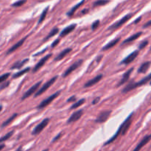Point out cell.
Returning a JSON list of instances; mask_svg holds the SVG:
<instances>
[{
  "label": "cell",
  "instance_id": "obj_1",
  "mask_svg": "<svg viewBox=\"0 0 151 151\" xmlns=\"http://www.w3.org/2000/svg\"><path fill=\"white\" fill-rule=\"evenodd\" d=\"M133 115V113H131V114L128 117V118H127L126 119L122 122V125L119 126V128H118L117 131L116 132L115 134H114L111 138L109 139L106 143H104V146L105 145H109V144H111V142H113L114 140L117 139V138H118L119 136H120V135L121 136H124V135H125V133L128 132V130L129 128H130V125H131Z\"/></svg>",
  "mask_w": 151,
  "mask_h": 151
},
{
  "label": "cell",
  "instance_id": "obj_2",
  "mask_svg": "<svg viewBox=\"0 0 151 151\" xmlns=\"http://www.w3.org/2000/svg\"><path fill=\"white\" fill-rule=\"evenodd\" d=\"M150 80H151V73L149 74L148 76H146L145 78H143V79H141L140 81L137 82V83H136V82L134 81H131L130 83H129L127 85L125 88L122 89V93L129 92V91H132V90L135 89L140 87V86H143V85H145L146 83H148V82L150 81Z\"/></svg>",
  "mask_w": 151,
  "mask_h": 151
},
{
  "label": "cell",
  "instance_id": "obj_3",
  "mask_svg": "<svg viewBox=\"0 0 151 151\" xmlns=\"http://www.w3.org/2000/svg\"><path fill=\"white\" fill-rule=\"evenodd\" d=\"M132 16H133V14H132V13L127 14L126 16H124L122 19H121L120 20H119L118 21H117V22H115L114 24H113L112 25H111L108 30H114L118 29V28L120 27L122 25H123L124 24H125V23L128 21Z\"/></svg>",
  "mask_w": 151,
  "mask_h": 151
},
{
  "label": "cell",
  "instance_id": "obj_4",
  "mask_svg": "<svg viewBox=\"0 0 151 151\" xmlns=\"http://www.w3.org/2000/svg\"><path fill=\"white\" fill-rule=\"evenodd\" d=\"M57 78H58V76L54 77V78H52V79H50L49 81H47L45 84L43 85L41 88H40V89H38L37 91H36V93L35 94V97L40 96V95H41L43 93L45 92L47 90L49 89V87L55 83V82L56 81V80H57Z\"/></svg>",
  "mask_w": 151,
  "mask_h": 151
},
{
  "label": "cell",
  "instance_id": "obj_5",
  "mask_svg": "<svg viewBox=\"0 0 151 151\" xmlns=\"http://www.w3.org/2000/svg\"><path fill=\"white\" fill-rule=\"evenodd\" d=\"M60 91H57V92L54 93L53 94H52V95L49 96V97H47V99H45L44 100H43L42 102H41V103L38 105V106L37 108L42 109V108H45V107H47V106H49V105L50 104L51 102H52V101L55 99V98L60 95Z\"/></svg>",
  "mask_w": 151,
  "mask_h": 151
},
{
  "label": "cell",
  "instance_id": "obj_6",
  "mask_svg": "<svg viewBox=\"0 0 151 151\" xmlns=\"http://www.w3.org/2000/svg\"><path fill=\"white\" fill-rule=\"evenodd\" d=\"M41 83H42V81H39V82H38V83H36L35 85H33V86H32L30 89H28L27 91L24 94V95H23L22 97H21V100H24L27 99V98H28V97H30V96H32L33 94H36V91L38 90L39 87L41 86Z\"/></svg>",
  "mask_w": 151,
  "mask_h": 151
},
{
  "label": "cell",
  "instance_id": "obj_7",
  "mask_svg": "<svg viewBox=\"0 0 151 151\" xmlns=\"http://www.w3.org/2000/svg\"><path fill=\"white\" fill-rule=\"evenodd\" d=\"M49 119L48 118L47 119H44V120L42 121L41 122H40V123L38 124V125H37V126L36 127L34 128V130H33V132H32V134L34 135V136H36V135H38L39 133H41V132L44 130V129L48 125V124H49Z\"/></svg>",
  "mask_w": 151,
  "mask_h": 151
},
{
  "label": "cell",
  "instance_id": "obj_8",
  "mask_svg": "<svg viewBox=\"0 0 151 151\" xmlns=\"http://www.w3.org/2000/svg\"><path fill=\"white\" fill-rule=\"evenodd\" d=\"M83 62V60H78V61L75 62V63H74L72 65L70 66V67H69L67 70H66L65 72L63 74V75H62L63 78H67V77L69 76L70 74L72 73L75 70H76L77 69L79 68V67L82 65Z\"/></svg>",
  "mask_w": 151,
  "mask_h": 151
},
{
  "label": "cell",
  "instance_id": "obj_9",
  "mask_svg": "<svg viewBox=\"0 0 151 151\" xmlns=\"http://www.w3.org/2000/svg\"><path fill=\"white\" fill-rule=\"evenodd\" d=\"M111 110H107V111H104L101 112L100 114L98 115L97 118L96 119L95 122H97V123H102V122H105L110 117L111 114Z\"/></svg>",
  "mask_w": 151,
  "mask_h": 151
},
{
  "label": "cell",
  "instance_id": "obj_10",
  "mask_svg": "<svg viewBox=\"0 0 151 151\" xmlns=\"http://www.w3.org/2000/svg\"><path fill=\"white\" fill-rule=\"evenodd\" d=\"M83 110L80 109V110H78L75 112H74L73 114H71V117L69 118V119L67 120V123L70 124V123H73V122H77L78 119H80L81 118V117L83 116Z\"/></svg>",
  "mask_w": 151,
  "mask_h": 151
},
{
  "label": "cell",
  "instance_id": "obj_11",
  "mask_svg": "<svg viewBox=\"0 0 151 151\" xmlns=\"http://www.w3.org/2000/svg\"><path fill=\"white\" fill-rule=\"evenodd\" d=\"M139 55V51L138 50H136L134 52H133L132 53H130V55H128L125 59L122 60L120 62V64H125V65H128L129 63H130L131 62H133V60L136 59V58Z\"/></svg>",
  "mask_w": 151,
  "mask_h": 151
},
{
  "label": "cell",
  "instance_id": "obj_12",
  "mask_svg": "<svg viewBox=\"0 0 151 151\" xmlns=\"http://www.w3.org/2000/svg\"><path fill=\"white\" fill-rule=\"evenodd\" d=\"M52 54H49V55H46L45 57H44L43 58H41V60H40V61H39L36 66H35L34 69H33V72H36V71H38L40 69L42 68V67L44 66V64H45V63L49 60V59L52 57Z\"/></svg>",
  "mask_w": 151,
  "mask_h": 151
},
{
  "label": "cell",
  "instance_id": "obj_13",
  "mask_svg": "<svg viewBox=\"0 0 151 151\" xmlns=\"http://www.w3.org/2000/svg\"><path fill=\"white\" fill-rule=\"evenodd\" d=\"M150 140H151V134L145 136V137H144L141 141H140V142L139 143L138 145H137V147L133 149V151H139L140 150H141L143 147L145 146V145H146L150 141Z\"/></svg>",
  "mask_w": 151,
  "mask_h": 151
},
{
  "label": "cell",
  "instance_id": "obj_14",
  "mask_svg": "<svg viewBox=\"0 0 151 151\" xmlns=\"http://www.w3.org/2000/svg\"><path fill=\"white\" fill-rule=\"evenodd\" d=\"M102 75H97L95 78H94L91 80H89L87 83H85L84 85V88H89V87H91V86H94L95 84H97V83H99L101 80L102 79Z\"/></svg>",
  "mask_w": 151,
  "mask_h": 151
},
{
  "label": "cell",
  "instance_id": "obj_15",
  "mask_svg": "<svg viewBox=\"0 0 151 151\" xmlns=\"http://www.w3.org/2000/svg\"><path fill=\"white\" fill-rule=\"evenodd\" d=\"M26 38H27V37L21 39V40H20L19 41H18V42H17L16 44H14V45H13V47H12L11 48H10V49H9L8 51L7 52V55H10V54L13 53V52H15V51L16 50V49H18L19 48H20V47H21V46H22L23 44H24V43H25V40H26Z\"/></svg>",
  "mask_w": 151,
  "mask_h": 151
},
{
  "label": "cell",
  "instance_id": "obj_16",
  "mask_svg": "<svg viewBox=\"0 0 151 151\" xmlns=\"http://www.w3.org/2000/svg\"><path fill=\"white\" fill-rule=\"evenodd\" d=\"M133 68H130V69L128 70V71H127L126 72H125V73L123 75L122 79H121V80L119 81V84L117 85V86H122V85L125 84L127 81H128L129 78H130V75H131V73L133 72Z\"/></svg>",
  "mask_w": 151,
  "mask_h": 151
},
{
  "label": "cell",
  "instance_id": "obj_17",
  "mask_svg": "<svg viewBox=\"0 0 151 151\" xmlns=\"http://www.w3.org/2000/svg\"><path fill=\"white\" fill-rule=\"evenodd\" d=\"M76 27H77V25H75V24H73V25H69V26L67 27L63 30H62V32L60 33V36H61V37H65V36H67V35H69V33H71V32H72V31L75 29Z\"/></svg>",
  "mask_w": 151,
  "mask_h": 151
},
{
  "label": "cell",
  "instance_id": "obj_18",
  "mask_svg": "<svg viewBox=\"0 0 151 151\" xmlns=\"http://www.w3.org/2000/svg\"><path fill=\"white\" fill-rule=\"evenodd\" d=\"M150 66H151L150 61H147V62H145V63H143L140 66L139 68L138 72L139 73H141V74L145 73V72H146L148 69H149V68L150 67Z\"/></svg>",
  "mask_w": 151,
  "mask_h": 151
},
{
  "label": "cell",
  "instance_id": "obj_19",
  "mask_svg": "<svg viewBox=\"0 0 151 151\" xmlns=\"http://www.w3.org/2000/svg\"><path fill=\"white\" fill-rule=\"evenodd\" d=\"M71 52V48H67V49H65L64 50L62 51V52L58 55L57 57L55 58V61H59V60H62V59L64 58H65L68 54H69Z\"/></svg>",
  "mask_w": 151,
  "mask_h": 151
},
{
  "label": "cell",
  "instance_id": "obj_20",
  "mask_svg": "<svg viewBox=\"0 0 151 151\" xmlns=\"http://www.w3.org/2000/svg\"><path fill=\"white\" fill-rule=\"evenodd\" d=\"M119 41H120V38H117L114 39L113 41H111V42H109L108 44H106V45L102 48V50H108V49L112 48L114 46L117 45V44L119 42Z\"/></svg>",
  "mask_w": 151,
  "mask_h": 151
},
{
  "label": "cell",
  "instance_id": "obj_21",
  "mask_svg": "<svg viewBox=\"0 0 151 151\" xmlns=\"http://www.w3.org/2000/svg\"><path fill=\"white\" fill-rule=\"evenodd\" d=\"M28 61H29V59L26 58L22 60H20V61L16 62V63H15L14 65L11 67V69H21V67H22L23 66H25V64H26Z\"/></svg>",
  "mask_w": 151,
  "mask_h": 151
},
{
  "label": "cell",
  "instance_id": "obj_22",
  "mask_svg": "<svg viewBox=\"0 0 151 151\" xmlns=\"http://www.w3.org/2000/svg\"><path fill=\"white\" fill-rule=\"evenodd\" d=\"M141 34H142V33H141V32H139V33H136V34H133V36H131L130 37H129L128 38L125 39V41H123V43H122V44H128V43H130V42H132V41H135V40H137V38H139L140 36H141Z\"/></svg>",
  "mask_w": 151,
  "mask_h": 151
},
{
  "label": "cell",
  "instance_id": "obj_23",
  "mask_svg": "<svg viewBox=\"0 0 151 151\" xmlns=\"http://www.w3.org/2000/svg\"><path fill=\"white\" fill-rule=\"evenodd\" d=\"M84 2H85V0H82L81 2H79V3H78V5H75V6H74L73 8H72L71 9V10H70V11L68 13H67V15H68L69 16H72V15L74 14V13H75V12L76 11V10H78V9L79 8H80V7L81 6V5H83V3H84Z\"/></svg>",
  "mask_w": 151,
  "mask_h": 151
},
{
  "label": "cell",
  "instance_id": "obj_24",
  "mask_svg": "<svg viewBox=\"0 0 151 151\" xmlns=\"http://www.w3.org/2000/svg\"><path fill=\"white\" fill-rule=\"evenodd\" d=\"M17 116H18V114H13V115H12L11 117H10V118L8 119H7V120L5 121V122H3V124H2V128H5V127H6V126H8V125H10V124L11 123V122H13V120H14L16 118Z\"/></svg>",
  "mask_w": 151,
  "mask_h": 151
},
{
  "label": "cell",
  "instance_id": "obj_25",
  "mask_svg": "<svg viewBox=\"0 0 151 151\" xmlns=\"http://www.w3.org/2000/svg\"><path fill=\"white\" fill-rule=\"evenodd\" d=\"M59 32V29L58 27H54L53 29L52 30L49 32V35L47 36V37L45 38V39H44V41H47L48 39H49L50 38L53 37V36H55V35H57L58 33Z\"/></svg>",
  "mask_w": 151,
  "mask_h": 151
},
{
  "label": "cell",
  "instance_id": "obj_26",
  "mask_svg": "<svg viewBox=\"0 0 151 151\" xmlns=\"http://www.w3.org/2000/svg\"><path fill=\"white\" fill-rule=\"evenodd\" d=\"M30 67H27V68L21 70V71H19V72H17V73L14 74V75L13 76V78H20V77L22 76L23 75H25V74H26L27 72H28V71H30Z\"/></svg>",
  "mask_w": 151,
  "mask_h": 151
},
{
  "label": "cell",
  "instance_id": "obj_27",
  "mask_svg": "<svg viewBox=\"0 0 151 151\" xmlns=\"http://www.w3.org/2000/svg\"><path fill=\"white\" fill-rule=\"evenodd\" d=\"M13 133H14V131H13V130H12V131L9 132V133H8L7 134H5V136H3L2 137H1V138H0V143L4 142V141H7V140H8L9 139H10V137L13 136Z\"/></svg>",
  "mask_w": 151,
  "mask_h": 151
},
{
  "label": "cell",
  "instance_id": "obj_28",
  "mask_svg": "<svg viewBox=\"0 0 151 151\" xmlns=\"http://www.w3.org/2000/svg\"><path fill=\"white\" fill-rule=\"evenodd\" d=\"M48 10H49V8H47L44 9V10H43L42 13L41 14V16H40V19H39L38 20V24L42 23L43 21H44V20L45 19L46 16H47V13H48Z\"/></svg>",
  "mask_w": 151,
  "mask_h": 151
},
{
  "label": "cell",
  "instance_id": "obj_29",
  "mask_svg": "<svg viewBox=\"0 0 151 151\" xmlns=\"http://www.w3.org/2000/svg\"><path fill=\"white\" fill-rule=\"evenodd\" d=\"M85 102H86V100L85 99H81L79 101H78L77 102H75V104L72 105L71 107V109H75V108H78V107H80V106H82L83 104H84Z\"/></svg>",
  "mask_w": 151,
  "mask_h": 151
},
{
  "label": "cell",
  "instance_id": "obj_30",
  "mask_svg": "<svg viewBox=\"0 0 151 151\" xmlns=\"http://www.w3.org/2000/svg\"><path fill=\"white\" fill-rule=\"evenodd\" d=\"M109 2V0H97L94 3V6H102V5H105L106 4H108Z\"/></svg>",
  "mask_w": 151,
  "mask_h": 151
},
{
  "label": "cell",
  "instance_id": "obj_31",
  "mask_svg": "<svg viewBox=\"0 0 151 151\" xmlns=\"http://www.w3.org/2000/svg\"><path fill=\"white\" fill-rule=\"evenodd\" d=\"M26 2H27V0H19V1H18V2L13 3V5H12V6L13 7H21V6H22L23 5H25V4L26 3Z\"/></svg>",
  "mask_w": 151,
  "mask_h": 151
},
{
  "label": "cell",
  "instance_id": "obj_32",
  "mask_svg": "<svg viewBox=\"0 0 151 151\" xmlns=\"http://www.w3.org/2000/svg\"><path fill=\"white\" fill-rule=\"evenodd\" d=\"M10 73H6V74H4V75H2V76H0V83H4V82L5 81V80L8 79V78L10 77Z\"/></svg>",
  "mask_w": 151,
  "mask_h": 151
},
{
  "label": "cell",
  "instance_id": "obj_33",
  "mask_svg": "<svg viewBox=\"0 0 151 151\" xmlns=\"http://www.w3.org/2000/svg\"><path fill=\"white\" fill-rule=\"evenodd\" d=\"M99 25H100V21L99 20H97V21H94V22L92 24V25H91V29H92L93 30H96L97 28L98 27Z\"/></svg>",
  "mask_w": 151,
  "mask_h": 151
},
{
  "label": "cell",
  "instance_id": "obj_34",
  "mask_svg": "<svg viewBox=\"0 0 151 151\" xmlns=\"http://www.w3.org/2000/svg\"><path fill=\"white\" fill-rule=\"evenodd\" d=\"M148 41H144L143 42H141V44H139V49H144V48H145V47L148 45Z\"/></svg>",
  "mask_w": 151,
  "mask_h": 151
},
{
  "label": "cell",
  "instance_id": "obj_35",
  "mask_svg": "<svg viewBox=\"0 0 151 151\" xmlns=\"http://www.w3.org/2000/svg\"><path fill=\"white\" fill-rule=\"evenodd\" d=\"M59 43H60V39L58 38L56 39V40H55V41L52 42V45H51V47H52V48H54V47H55L56 46H58V44Z\"/></svg>",
  "mask_w": 151,
  "mask_h": 151
},
{
  "label": "cell",
  "instance_id": "obj_36",
  "mask_svg": "<svg viewBox=\"0 0 151 151\" xmlns=\"http://www.w3.org/2000/svg\"><path fill=\"white\" fill-rule=\"evenodd\" d=\"M61 133H59L58 135H57V136H56V137H55V138L53 139V140H52V142H55V141H58V140L60 138V137H61Z\"/></svg>",
  "mask_w": 151,
  "mask_h": 151
},
{
  "label": "cell",
  "instance_id": "obj_37",
  "mask_svg": "<svg viewBox=\"0 0 151 151\" xmlns=\"http://www.w3.org/2000/svg\"><path fill=\"white\" fill-rule=\"evenodd\" d=\"M150 26H151V20H150V21H148L146 24H145V25H143V28H148Z\"/></svg>",
  "mask_w": 151,
  "mask_h": 151
},
{
  "label": "cell",
  "instance_id": "obj_38",
  "mask_svg": "<svg viewBox=\"0 0 151 151\" xmlns=\"http://www.w3.org/2000/svg\"><path fill=\"white\" fill-rule=\"evenodd\" d=\"M75 100H76V97H75V96H72V97H71L69 98L68 100H67V102H75Z\"/></svg>",
  "mask_w": 151,
  "mask_h": 151
},
{
  "label": "cell",
  "instance_id": "obj_39",
  "mask_svg": "<svg viewBox=\"0 0 151 151\" xmlns=\"http://www.w3.org/2000/svg\"><path fill=\"white\" fill-rule=\"evenodd\" d=\"M9 84H10V83H9V82H6V83H5H5H4L2 86H1V88H0V89H3L4 88H6V86H8Z\"/></svg>",
  "mask_w": 151,
  "mask_h": 151
},
{
  "label": "cell",
  "instance_id": "obj_40",
  "mask_svg": "<svg viewBox=\"0 0 151 151\" xmlns=\"http://www.w3.org/2000/svg\"><path fill=\"white\" fill-rule=\"evenodd\" d=\"M99 101H100V97H97L96 99L94 100L92 102V104L93 105H95L97 103V102H99Z\"/></svg>",
  "mask_w": 151,
  "mask_h": 151
},
{
  "label": "cell",
  "instance_id": "obj_41",
  "mask_svg": "<svg viewBox=\"0 0 151 151\" xmlns=\"http://www.w3.org/2000/svg\"><path fill=\"white\" fill-rule=\"evenodd\" d=\"M141 17H139V18L137 19V20H135V21H134V24H137V23H138L139 21H141Z\"/></svg>",
  "mask_w": 151,
  "mask_h": 151
},
{
  "label": "cell",
  "instance_id": "obj_42",
  "mask_svg": "<svg viewBox=\"0 0 151 151\" xmlns=\"http://www.w3.org/2000/svg\"><path fill=\"white\" fill-rule=\"evenodd\" d=\"M5 145H4V144H2V145H0V151L2 150L4 148H5Z\"/></svg>",
  "mask_w": 151,
  "mask_h": 151
},
{
  "label": "cell",
  "instance_id": "obj_43",
  "mask_svg": "<svg viewBox=\"0 0 151 151\" xmlns=\"http://www.w3.org/2000/svg\"><path fill=\"white\" fill-rule=\"evenodd\" d=\"M16 151H22V150H21V147H19V148Z\"/></svg>",
  "mask_w": 151,
  "mask_h": 151
},
{
  "label": "cell",
  "instance_id": "obj_44",
  "mask_svg": "<svg viewBox=\"0 0 151 151\" xmlns=\"http://www.w3.org/2000/svg\"><path fill=\"white\" fill-rule=\"evenodd\" d=\"M87 12H88V10H83V11L82 12V13H83V14H84V13H87Z\"/></svg>",
  "mask_w": 151,
  "mask_h": 151
},
{
  "label": "cell",
  "instance_id": "obj_45",
  "mask_svg": "<svg viewBox=\"0 0 151 151\" xmlns=\"http://www.w3.org/2000/svg\"><path fill=\"white\" fill-rule=\"evenodd\" d=\"M2 106H0V112L2 111Z\"/></svg>",
  "mask_w": 151,
  "mask_h": 151
},
{
  "label": "cell",
  "instance_id": "obj_46",
  "mask_svg": "<svg viewBox=\"0 0 151 151\" xmlns=\"http://www.w3.org/2000/svg\"><path fill=\"white\" fill-rule=\"evenodd\" d=\"M43 151H48V149H46V150H44Z\"/></svg>",
  "mask_w": 151,
  "mask_h": 151
},
{
  "label": "cell",
  "instance_id": "obj_47",
  "mask_svg": "<svg viewBox=\"0 0 151 151\" xmlns=\"http://www.w3.org/2000/svg\"><path fill=\"white\" fill-rule=\"evenodd\" d=\"M150 51H151V47H150Z\"/></svg>",
  "mask_w": 151,
  "mask_h": 151
},
{
  "label": "cell",
  "instance_id": "obj_48",
  "mask_svg": "<svg viewBox=\"0 0 151 151\" xmlns=\"http://www.w3.org/2000/svg\"><path fill=\"white\" fill-rule=\"evenodd\" d=\"M150 85H151V82H150Z\"/></svg>",
  "mask_w": 151,
  "mask_h": 151
}]
</instances>
